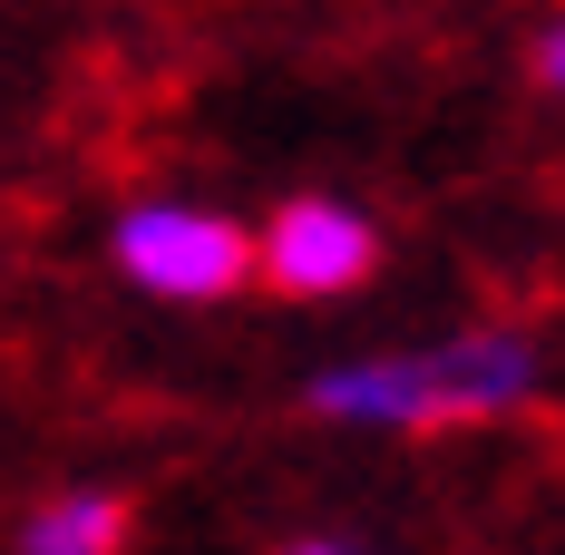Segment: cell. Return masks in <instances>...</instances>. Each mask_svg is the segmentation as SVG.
I'll return each instance as SVG.
<instances>
[{
	"label": "cell",
	"instance_id": "277c9868",
	"mask_svg": "<svg viewBox=\"0 0 565 555\" xmlns=\"http://www.w3.org/2000/svg\"><path fill=\"white\" fill-rule=\"evenodd\" d=\"M536 88H546V98H565V20H546V30H536Z\"/></svg>",
	"mask_w": 565,
	"mask_h": 555
},
{
	"label": "cell",
	"instance_id": "6da1fadb",
	"mask_svg": "<svg viewBox=\"0 0 565 555\" xmlns=\"http://www.w3.org/2000/svg\"><path fill=\"white\" fill-rule=\"evenodd\" d=\"M108 254L147 302H225V292L254 282V234L215 205H185V195L127 205L108 224Z\"/></svg>",
	"mask_w": 565,
	"mask_h": 555
},
{
	"label": "cell",
	"instance_id": "7a4b0ae2",
	"mask_svg": "<svg viewBox=\"0 0 565 555\" xmlns=\"http://www.w3.org/2000/svg\"><path fill=\"white\" fill-rule=\"evenodd\" d=\"M254 274L292 292V302H332V292H361L381 274V224L341 195H292L274 205V224L254 234Z\"/></svg>",
	"mask_w": 565,
	"mask_h": 555
},
{
	"label": "cell",
	"instance_id": "5b68a950",
	"mask_svg": "<svg viewBox=\"0 0 565 555\" xmlns=\"http://www.w3.org/2000/svg\"><path fill=\"white\" fill-rule=\"evenodd\" d=\"M282 555H351V546H322V536H302V546H282Z\"/></svg>",
	"mask_w": 565,
	"mask_h": 555
},
{
	"label": "cell",
	"instance_id": "3957f363",
	"mask_svg": "<svg viewBox=\"0 0 565 555\" xmlns=\"http://www.w3.org/2000/svg\"><path fill=\"white\" fill-rule=\"evenodd\" d=\"M127 546H137V506L117 488H58L10 536V555H127Z\"/></svg>",
	"mask_w": 565,
	"mask_h": 555
}]
</instances>
